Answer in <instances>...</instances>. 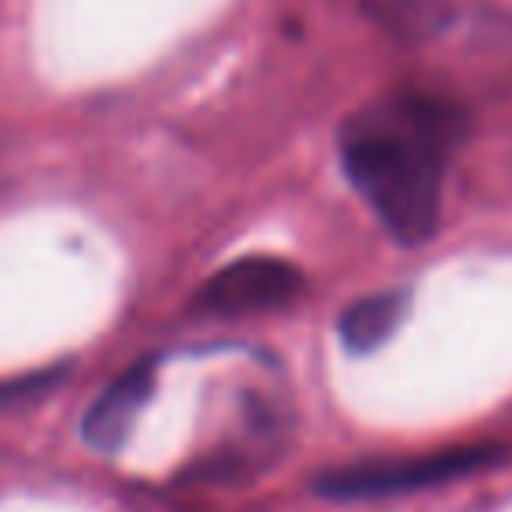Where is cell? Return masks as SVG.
I'll use <instances>...</instances> for the list:
<instances>
[{"instance_id":"1","label":"cell","mask_w":512,"mask_h":512,"mask_svg":"<svg viewBox=\"0 0 512 512\" xmlns=\"http://www.w3.org/2000/svg\"><path fill=\"white\" fill-rule=\"evenodd\" d=\"M463 134L467 116L456 102L393 92L344 120L337 151L344 176L386 232L404 246H418L439 228L442 183Z\"/></svg>"},{"instance_id":"3","label":"cell","mask_w":512,"mask_h":512,"mask_svg":"<svg viewBox=\"0 0 512 512\" xmlns=\"http://www.w3.org/2000/svg\"><path fill=\"white\" fill-rule=\"evenodd\" d=\"M306 292V274L281 256H242L204 281L193 299L200 316H256L292 306Z\"/></svg>"},{"instance_id":"5","label":"cell","mask_w":512,"mask_h":512,"mask_svg":"<svg viewBox=\"0 0 512 512\" xmlns=\"http://www.w3.org/2000/svg\"><path fill=\"white\" fill-rule=\"evenodd\" d=\"M407 313V292L393 288V292H376L365 299L351 302L337 320V337L348 351L355 355H369L379 344H386V337L400 327Z\"/></svg>"},{"instance_id":"2","label":"cell","mask_w":512,"mask_h":512,"mask_svg":"<svg viewBox=\"0 0 512 512\" xmlns=\"http://www.w3.org/2000/svg\"><path fill=\"white\" fill-rule=\"evenodd\" d=\"M505 446H456L425 456H400V460H362L348 467L320 470L313 491L323 498H383L404 495V491L432 488L456 477L477 474L491 463L505 460Z\"/></svg>"},{"instance_id":"4","label":"cell","mask_w":512,"mask_h":512,"mask_svg":"<svg viewBox=\"0 0 512 512\" xmlns=\"http://www.w3.org/2000/svg\"><path fill=\"white\" fill-rule=\"evenodd\" d=\"M158 369L151 358L134 362L123 376H116L106 390L99 393L92 407H88L85 421H81V439L95 449V453H116L134 432V421L148 407L151 393H155Z\"/></svg>"}]
</instances>
